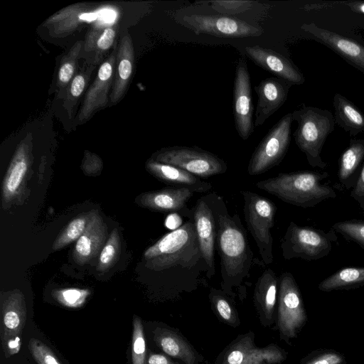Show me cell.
<instances>
[{
    "mask_svg": "<svg viewBox=\"0 0 364 364\" xmlns=\"http://www.w3.org/2000/svg\"><path fill=\"white\" fill-rule=\"evenodd\" d=\"M347 5L355 12L364 14V2H350L347 3Z\"/></svg>",
    "mask_w": 364,
    "mask_h": 364,
    "instance_id": "43",
    "label": "cell"
},
{
    "mask_svg": "<svg viewBox=\"0 0 364 364\" xmlns=\"http://www.w3.org/2000/svg\"><path fill=\"white\" fill-rule=\"evenodd\" d=\"M145 353L146 346L143 333V326L140 319L138 317H136L134 319L132 342L133 364H144Z\"/></svg>",
    "mask_w": 364,
    "mask_h": 364,
    "instance_id": "37",
    "label": "cell"
},
{
    "mask_svg": "<svg viewBox=\"0 0 364 364\" xmlns=\"http://www.w3.org/2000/svg\"><path fill=\"white\" fill-rule=\"evenodd\" d=\"M30 349L34 358L39 364H61L53 352L36 339L31 340Z\"/></svg>",
    "mask_w": 364,
    "mask_h": 364,
    "instance_id": "39",
    "label": "cell"
},
{
    "mask_svg": "<svg viewBox=\"0 0 364 364\" xmlns=\"http://www.w3.org/2000/svg\"><path fill=\"white\" fill-rule=\"evenodd\" d=\"M134 65V50L132 37L124 31L117 46L113 85L109 96L110 105L121 101L127 92Z\"/></svg>",
    "mask_w": 364,
    "mask_h": 364,
    "instance_id": "19",
    "label": "cell"
},
{
    "mask_svg": "<svg viewBox=\"0 0 364 364\" xmlns=\"http://www.w3.org/2000/svg\"><path fill=\"white\" fill-rule=\"evenodd\" d=\"M335 124L350 136L364 132V112L341 94L333 97Z\"/></svg>",
    "mask_w": 364,
    "mask_h": 364,
    "instance_id": "25",
    "label": "cell"
},
{
    "mask_svg": "<svg viewBox=\"0 0 364 364\" xmlns=\"http://www.w3.org/2000/svg\"><path fill=\"white\" fill-rule=\"evenodd\" d=\"M286 358L277 346L256 348L250 341H240L228 353L223 364H277Z\"/></svg>",
    "mask_w": 364,
    "mask_h": 364,
    "instance_id": "22",
    "label": "cell"
},
{
    "mask_svg": "<svg viewBox=\"0 0 364 364\" xmlns=\"http://www.w3.org/2000/svg\"><path fill=\"white\" fill-rule=\"evenodd\" d=\"M144 267L161 278L174 292L196 287L208 271L192 218L149 247L142 257Z\"/></svg>",
    "mask_w": 364,
    "mask_h": 364,
    "instance_id": "1",
    "label": "cell"
},
{
    "mask_svg": "<svg viewBox=\"0 0 364 364\" xmlns=\"http://www.w3.org/2000/svg\"><path fill=\"white\" fill-rule=\"evenodd\" d=\"M244 199V218L248 231L254 238L259 254L265 265L273 262V237L277 206L274 203L250 191H240Z\"/></svg>",
    "mask_w": 364,
    "mask_h": 364,
    "instance_id": "5",
    "label": "cell"
},
{
    "mask_svg": "<svg viewBox=\"0 0 364 364\" xmlns=\"http://www.w3.org/2000/svg\"><path fill=\"white\" fill-rule=\"evenodd\" d=\"M291 114L294 121L297 122L293 134L296 144L305 154L310 166L326 168L321 153L326 138L334 130L333 114L327 109L305 105Z\"/></svg>",
    "mask_w": 364,
    "mask_h": 364,
    "instance_id": "4",
    "label": "cell"
},
{
    "mask_svg": "<svg viewBox=\"0 0 364 364\" xmlns=\"http://www.w3.org/2000/svg\"><path fill=\"white\" fill-rule=\"evenodd\" d=\"M279 290V278L272 269H265L258 278L254 299L265 316L272 318Z\"/></svg>",
    "mask_w": 364,
    "mask_h": 364,
    "instance_id": "26",
    "label": "cell"
},
{
    "mask_svg": "<svg viewBox=\"0 0 364 364\" xmlns=\"http://www.w3.org/2000/svg\"><path fill=\"white\" fill-rule=\"evenodd\" d=\"M148 364H173L166 357L160 354H151L148 359Z\"/></svg>",
    "mask_w": 364,
    "mask_h": 364,
    "instance_id": "42",
    "label": "cell"
},
{
    "mask_svg": "<svg viewBox=\"0 0 364 364\" xmlns=\"http://www.w3.org/2000/svg\"><path fill=\"white\" fill-rule=\"evenodd\" d=\"M343 364H347V363H343Z\"/></svg>",
    "mask_w": 364,
    "mask_h": 364,
    "instance_id": "46",
    "label": "cell"
},
{
    "mask_svg": "<svg viewBox=\"0 0 364 364\" xmlns=\"http://www.w3.org/2000/svg\"><path fill=\"white\" fill-rule=\"evenodd\" d=\"M278 326L281 335L295 338L307 322L301 294L293 277L285 272L279 277Z\"/></svg>",
    "mask_w": 364,
    "mask_h": 364,
    "instance_id": "9",
    "label": "cell"
},
{
    "mask_svg": "<svg viewBox=\"0 0 364 364\" xmlns=\"http://www.w3.org/2000/svg\"><path fill=\"white\" fill-rule=\"evenodd\" d=\"M107 235V226L97 211L90 212L87 228L77 240L73 252V260L84 265L100 254Z\"/></svg>",
    "mask_w": 364,
    "mask_h": 364,
    "instance_id": "18",
    "label": "cell"
},
{
    "mask_svg": "<svg viewBox=\"0 0 364 364\" xmlns=\"http://www.w3.org/2000/svg\"><path fill=\"white\" fill-rule=\"evenodd\" d=\"M191 210L200 249L208 267L205 276L211 278L215 274L216 223L208 195L199 198Z\"/></svg>",
    "mask_w": 364,
    "mask_h": 364,
    "instance_id": "13",
    "label": "cell"
},
{
    "mask_svg": "<svg viewBox=\"0 0 364 364\" xmlns=\"http://www.w3.org/2000/svg\"><path fill=\"white\" fill-rule=\"evenodd\" d=\"M364 159V139H350L349 146L340 157L338 178L348 188V181Z\"/></svg>",
    "mask_w": 364,
    "mask_h": 364,
    "instance_id": "30",
    "label": "cell"
},
{
    "mask_svg": "<svg viewBox=\"0 0 364 364\" xmlns=\"http://www.w3.org/2000/svg\"><path fill=\"white\" fill-rule=\"evenodd\" d=\"M146 170L158 180L173 188H186L193 193H207L213 188L210 183L175 166L156 161H146Z\"/></svg>",
    "mask_w": 364,
    "mask_h": 364,
    "instance_id": "20",
    "label": "cell"
},
{
    "mask_svg": "<svg viewBox=\"0 0 364 364\" xmlns=\"http://www.w3.org/2000/svg\"><path fill=\"white\" fill-rule=\"evenodd\" d=\"M301 28L314 41L339 55L349 64L364 73V45L336 32L321 28L314 23H304Z\"/></svg>",
    "mask_w": 364,
    "mask_h": 364,
    "instance_id": "14",
    "label": "cell"
},
{
    "mask_svg": "<svg viewBox=\"0 0 364 364\" xmlns=\"http://www.w3.org/2000/svg\"><path fill=\"white\" fill-rule=\"evenodd\" d=\"M158 342L168 355L181 359L186 364H193L196 358L193 351L177 334L168 331H164L158 336Z\"/></svg>",
    "mask_w": 364,
    "mask_h": 364,
    "instance_id": "31",
    "label": "cell"
},
{
    "mask_svg": "<svg viewBox=\"0 0 364 364\" xmlns=\"http://www.w3.org/2000/svg\"><path fill=\"white\" fill-rule=\"evenodd\" d=\"M24 139L17 146L6 173L2 186L4 203L11 200L17 194L30 165L31 146Z\"/></svg>",
    "mask_w": 364,
    "mask_h": 364,
    "instance_id": "23",
    "label": "cell"
},
{
    "mask_svg": "<svg viewBox=\"0 0 364 364\" xmlns=\"http://www.w3.org/2000/svg\"><path fill=\"white\" fill-rule=\"evenodd\" d=\"M245 55L256 65L291 85H302L305 78L298 67L288 58L259 46H246Z\"/></svg>",
    "mask_w": 364,
    "mask_h": 364,
    "instance_id": "15",
    "label": "cell"
},
{
    "mask_svg": "<svg viewBox=\"0 0 364 364\" xmlns=\"http://www.w3.org/2000/svg\"><path fill=\"white\" fill-rule=\"evenodd\" d=\"M332 228L364 249V221L353 219L338 222L332 225Z\"/></svg>",
    "mask_w": 364,
    "mask_h": 364,
    "instance_id": "34",
    "label": "cell"
},
{
    "mask_svg": "<svg viewBox=\"0 0 364 364\" xmlns=\"http://www.w3.org/2000/svg\"><path fill=\"white\" fill-rule=\"evenodd\" d=\"M293 121L291 112L286 114L263 137L249 161L250 176L262 174L282 162L290 144Z\"/></svg>",
    "mask_w": 364,
    "mask_h": 364,
    "instance_id": "8",
    "label": "cell"
},
{
    "mask_svg": "<svg viewBox=\"0 0 364 364\" xmlns=\"http://www.w3.org/2000/svg\"><path fill=\"white\" fill-rule=\"evenodd\" d=\"M117 46L100 65L97 74L89 88L86 90L82 105L75 117L77 123L87 122L97 111L104 109L109 102L112 87Z\"/></svg>",
    "mask_w": 364,
    "mask_h": 364,
    "instance_id": "12",
    "label": "cell"
},
{
    "mask_svg": "<svg viewBox=\"0 0 364 364\" xmlns=\"http://www.w3.org/2000/svg\"><path fill=\"white\" fill-rule=\"evenodd\" d=\"M116 30L112 26H94L87 31L82 50L85 63L95 66L102 64L105 56L114 45Z\"/></svg>",
    "mask_w": 364,
    "mask_h": 364,
    "instance_id": "24",
    "label": "cell"
},
{
    "mask_svg": "<svg viewBox=\"0 0 364 364\" xmlns=\"http://www.w3.org/2000/svg\"><path fill=\"white\" fill-rule=\"evenodd\" d=\"M253 112L250 73L246 59L241 57L236 65L233 84V116L236 131L243 140L255 131Z\"/></svg>",
    "mask_w": 364,
    "mask_h": 364,
    "instance_id": "11",
    "label": "cell"
},
{
    "mask_svg": "<svg viewBox=\"0 0 364 364\" xmlns=\"http://www.w3.org/2000/svg\"><path fill=\"white\" fill-rule=\"evenodd\" d=\"M336 232L332 228L328 232L310 227L299 226L291 221L281 240L283 257L312 261L327 256L332 244L337 240Z\"/></svg>",
    "mask_w": 364,
    "mask_h": 364,
    "instance_id": "6",
    "label": "cell"
},
{
    "mask_svg": "<svg viewBox=\"0 0 364 364\" xmlns=\"http://www.w3.org/2000/svg\"><path fill=\"white\" fill-rule=\"evenodd\" d=\"M179 23L197 35L220 38H247L261 36L264 31L246 21L223 14L185 15Z\"/></svg>",
    "mask_w": 364,
    "mask_h": 364,
    "instance_id": "10",
    "label": "cell"
},
{
    "mask_svg": "<svg viewBox=\"0 0 364 364\" xmlns=\"http://www.w3.org/2000/svg\"><path fill=\"white\" fill-rule=\"evenodd\" d=\"M350 196L354 198L359 205L364 203V164L355 187L350 193Z\"/></svg>",
    "mask_w": 364,
    "mask_h": 364,
    "instance_id": "41",
    "label": "cell"
},
{
    "mask_svg": "<svg viewBox=\"0 0 364 364\" xmlns=\"http://www.w3.org/2000/svg\"><path fill=\"white\" fill-rule=\"evenodd\" d=\"M120 252L121 240L119 233L117 228H114L100 254L96 269L100 272L108 271L117 262Z\"/></svg>",
    "mask_w": 364,
    "mask_h": 364,
    "instance_id": "33",
    "label": "cell"
},
{
    "mask_svg": "<svg viewBox=\"0 0 364 364\" xmlns=\"http://www.w3.org/2000/svg\"><path fill=\"white\" fill-rule=\"evenodd\" d=\"M328 177L327 172L301 171L281 173L277 176L257 181L255 186L287 203L301 208H313L323 200L336 197L331 187L321 183Z\"/></svg>",
    "mask_w": 364,
    "mask_h": 364,
    "instance_id": "3",
    "label": "cell"
},
{
    "mask_svg": "<svg viewBox=\"0 0 364 364\" xmlns=\"http://www.w3.org/2000/svg\"><path fill=\"white\" fill-rule=\"evenodd\" d=\"M88 11L85 4L70 5L47 18L43 26L50 36L65 37L75 31L82 23L97 18L96 13Z\"/></svg>",
    "mask_w": 364,
    "mask_h": 364,
    "instance_id": "21",
    "label": "cell"
},
{
    "mask_svg": "<svg viewBox=\"0 0 364 364\" xmlns=\"http://www.w3.org/2000/svg\"><path fill=\"white\" fill-rule=\"evenodd\" d=\"M151 159L181 168L200 178L225 173L228 169L223 159L198 146L164 147Z\"/></svg>",
    "mask_w": 364,
    "mask_h": 364,
    "instance_id": "7",
    "label": "cell"
},
{
    "mask_svg": "<svg viewBox=\"0 0 364 364\" xmlns=\"http://www.w3.org/2000/svg\"><path fill=\"white\" fill-rule=\"evenodd\" d=\"M290 87L284 80L274 77L263 79L254 87L257 95L255 127L262 125L284 104Z\"/></svg>",
    "mask_w": 364,
    "mask_h": 364,
    "instance_id": "17",
    "label": "cell"
},
{
    "mask_svg": "<svg viewBox=\"0 0 364 364\" xmlns=\"http://www.w3.org/2000/svg\"><path fill=\"white\" fill-rule=\"evenodd\" d=\"M211 7L216 11L223 15H235L245 12L250 9L252 4V1H209Z\"/></svg>",
    "mask_w": 364,
    "mask_h": 364,
    "instance_id": "38",
    "label": "cell"
},
{
    "mask_svg": "<svg viewBox=\"0 0 364 364\" xmlns=\"http://www.w3.org/2000/svg\"><path fill=\"white\" fill-rule=\"evenodd\" d=\"M18 343H19V338H16L14 341H11L9 343V346L11 348H16L17 347L19 346Z\"/></svg>",
    "mask_w": 364,
    "mask_h": 364,
    "instance_id": "44",
    "label": "cell"
},
{
    "mask_svg": "<svg viewBox=\"0 0 364 364\" xmlns=\"http://www.w3.org/2000/svg\"><path fill=\"white\" fill-rule=\"evenodd\" d=\"M84 41H77L64 55L60 62L56 86L58 98H63L66 90L78 72V61L82 58Z\"/></svg>",
    "mask_w": 364,
    "mask_h": 364,
    "instance_id": "28",
    "label": "cell"
},
{
    "mask_svg": "<svg viewBox=\"0 0 364 364\" xmlns=\"http://www.w3.org/2000/svg\"><path fill=\"white\" fill-rule=\"evenodd\" d=\"M96 66L84 63L80 70L69 84L63 98V107L70 119L72 118L73 109L82 93L86 90L90 77Z\"/></svg>",
    "mask_w": 364,
    "mask_h": 364,
    "instance_id": "29",
    "label": "cell"
},
{
    "mask_svg": "<svg viewBox=\"0 0 364 364\" xmlns=\"http://www.w3.org/2000/svg\"><path fill=\"white\" fill-rule=\"evenodd\" d=\"M193 192L186 188H165L139 196L137 203L145 208L164 213L177 214L191 218V210L187 202Z\"/></svg>",
    "mask_w": 364,
    "mask_h": 364,
    "instance_id": "16",
    "label": "cell"
},
{
    "mask_svg": "<svg viewBox=\"0 0 364 364\" xmlns=\"http://www.w3.org/2000/svg\"><path fill=\"white\" fill-rule=\"evenodd\" d=\"M90 212L73 219L59 234L53 244V250H58L77 240L84 233L88 224Z\"/></svg>",
    "mask_w": 364,
    "mask_h": 364,
    "instance_id": "32",
    "label": "cell"
},
{
    "mask_svg": "<svg viewBox=\"0 0 364 364\" xmlns=\"http://www.w3.org/2000/svg\"><path fill=\"white\" fill-rule=\"evenodd\" d=\"M4 324L9 330H16L21 325V317L18 311L11 307L4 314Z\"/></svg>",
    "mask_w": 364,
    "mask_h": 364,
    "instance_id": "40",
    "label": "cell"
},
{
    "mask_svg": "<svg viewBox=\"0 0 364 364\" xmlns=\"http://www.w3.org/2000/svg\"><path fill=\"white\" fill-rule=\"evenodd\" d=\"M346 359L344 355L337 350L319 348L311 351L305 356L299 364H343Z\"/></svg>",
    "mask_w": 364,
    "mask_h": 364,
    "instance_id": "35",
    "label": "cell"
},
{
    "mask_svg": "<svg viewBox=\"0 0 364 364\" xmlns=\"http://www.w3.org/2000/svg\"><path fill=\"white\" fill-rule=\"evenodd\" d=\"M216 223L215 248L220 258L222 287L230 293L249 279L254 253L239 215H230L223 198L215 192L208 194Z\"/></svg>",
    "mask_w": 364,
    "mask_h": 364,
    "instance_id": "2",
    "label": "cell"
},
{
    "mask_svg": "<svg viewBox=\"0 0 364 364\" xmlns=\"http://www.w3.org/2000/svg\"><path fill=\"white\" fill-rule=\"evenodd\" d=\"M89 294L90 291L87 289L68 288L56 291L55 296L63 305L76 308L85 303Z\"/></svg>",
    "mask_w": 364,
    "mask_h": 364,
    "instance_id": "36",
    "label": "cell"
},
{
    "mask_svg": "<svg viewBox=\"0 0 364 364\" xmlns=\"http://www.w3.org/2000/svg\"><path fill=\"white\" fill-rule=\"evenodd\" d=\"M360 208L363 209V215H364V203L360 205Z\"/></svg>",
    "mask_w": 364,
    "mask_h": 364,
    "instance_id": "45",
    "label": "cell"
},
{
    "mask_svg": "<svg viewBox=\"0 0 364 364\" xmlns=\"http://www.w3.org/2000/svg\"><path fill=\"white\" fill-rule=\"evenodd\" d=\"M364 286V267H346L322 280L318 285L320 291L330 292L348 290Z\"/></svg>",
    "mask_w": 364,
    "mask_h": 364,
    "instance_id": "27",
    "label": "cell"
}]
</instances>
